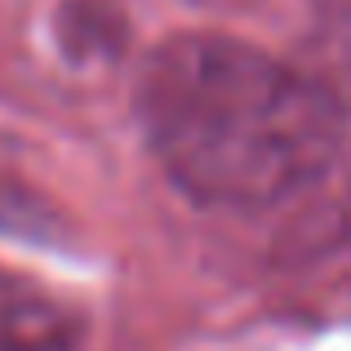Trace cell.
<instances>
[{
    "mask_svg": "<svg viewBox=\"0 0 351 351\" xmlns=\"http://www.w3.org/2000/svg\"><path fill=\"white\" fill-rule=\"evenodd\" d=\"M134 112L173 187L218 209L302 200L347 147V107L334 85L218 32L156 45L138 71Z\"/></svg>",
    "mask_w": 351,
    "mask_h": 351,
    "instance_id": "6da1fadb",
    "label": "cell"
},
{
    "mask_svg": "<svg viewBox=\"0 0 351 351\" xmlns=\"http://www.w3.org/2000/svg\"><path fill=\"white\" fill-rule=\"evenodd\" d=\"M85 316L45 280L0 267V351H80Z\"/></svg>",
    "mask_w": 351,
    "mask_h": 351,
    "instance_id": "7a4b0ae2",
    "label": "cell"
},
{
    "mask_svg": "<svg viewBox=\"0 0 351 351\" xmlns=\"http://www.w3.org/2000/svg\"><path fill=\"white\" fill-rule=\"evenodd\" d=\"M276 249L285 263H311V258L351 249V165L334 169L316 191L302 196Z\"/></svg>",
    "mask_w": 351,
    "mask_h": 351,
    "instance_id": "3957f363",
    "label": "cell"
},
{
    "mask_svg": "<svg viewBox=\"0 0 351 351\" xmlns=\"http://www.w3.org/2000/svg\"><path fill=\"white\" fill-rule=\"evenodd\" d=\"M0 236L14 240H36V245H58L62 240V218L45 196L14 178H0Z\"/></svg>",
    "mask_w": 351,
    "mask_h": 351,
    "instance_id": "277c9868",
    "label": "cell"
}]
</instances>
